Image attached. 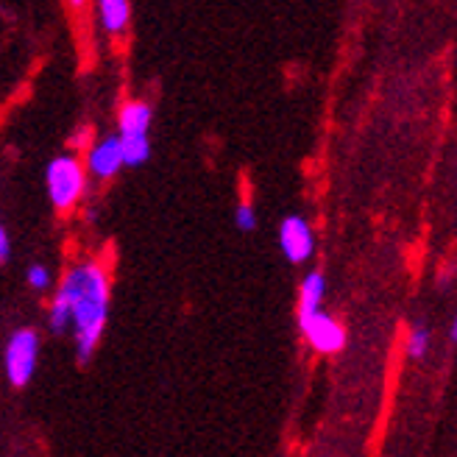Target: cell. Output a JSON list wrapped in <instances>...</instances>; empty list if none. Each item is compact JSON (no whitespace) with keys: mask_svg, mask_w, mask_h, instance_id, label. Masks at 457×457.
Wrapping results in <instances>:
<instances>
[{"mask_svg":"<svg viewBox=\"0 0 457 457\" xmlns=\"http://www.w3.org/2000/svg\"><path fill=\"white\" fill-rule=\"evenodd\" d=\"M112 282L98 260H84L64 270L48 307V327L54 335L73 332L79 362H89L109 321Z\"/></svg>","mask_w":457,"mask_h":457,"instance_id":"1","label":"cell"},{"mask_svg":"<svg viewBox=\"0 0 457 457\" xmlns=\"http://www.w3.org/2000/svg\"><path fill=\"white\" fill-rule=\"evenodd\" d=\"M45 190L56 212L76 210L87 193V168L76 154H59L45 168Z\"/></svg>","mask_w":457,"mask_h":457,"instance_id":"2","label":"cell"},{"mask_svg":"<svg viewBox=\"0 0 457 457\" xmlns=\"http://www.w3.org/2000/svg\"><path fill=\"white\" fill-rule=\"evenodd\" d=\"M39 360V335L34 329H17L6 340L4 349V371L14 387H26L34 379Z\"/></svg>","mask_w":457,"mask_h":457,"instance_id":"3","label":"cell"},{"mask_svg":"<svg viewBox=\"0 0 457 457\" xmlns=\"http://www.w3.org/2000/svg\"><path fill=\"white\" fill-rule=\"evenodd\" d=\"M299 327H302L304 337L310 340V346L321 354H335L346 346V329H343L324 310H312V312L299 315Z\"/></svg>","mask_w":457,"mask_h":457,"instance_id":"4","label":"cell"},{"mask_svg":"<svg viewBox=\"0 0 457 457\" xmlns=\"http://www.w3.org/2000/svg\"><path fill=\"white\" fill-rule=\"evenodd\" d=\"M84 168L87 173L98 179V181H109L118 176L126 162H123V145H120V134L112 131V134H104L98 143H93L84 154Z\"/></svg>","mask_w":457,"mask_h":457,"instance_id":"5","label":"cell"},{"mask_svg":"<svg viewBox=\"0 0 457 457\" xmlns=\"http://www.w3.org/2000/svg\"><path fill=\"white\" fill-rule=\"evenodd\" d=\"M279 248L287 262L304 265L315 251V235H312L310 220L302 215H287L279 223Z\"/></svg>","mask_w":457,"mask_h":457,"instance_id":"6","label":"cell"},{"mask_svg":"<svg viewBox=\"0 0 457 457\" xmlns=\"http://www.w3.org/2000/svg\"><path fill=\"white\" fill-rule=\"evenodd\" d=\"M151 123H154V109L145 101H126L118 112L120 137H148Z\"/></svg>","mask_w":457,"mask_h":457,"instance_id":"7","label":"cell"},{"mask_svg":"<svg viewBox=\"0 0 457 457\" xmlns=\"http://www.w3.org/2000/svg\"><path fill=\"white\" fill-rule=\"evenodd\" d=\"M96 9H98L101 29L106 34H112V37L126 34L129 22H131V4L129 0H96Z\"/></svg>","mask_w":457,"mask_h":457,"instance_id":"8","label":"cell"},{"mask_svg":"<svg viewBox=\"0 0 457 457\" xmlns=\"http://www.w3.org/2000/svg\"><path fill=\"white\" fill-rule=\"evenodd\" d=\"M324 293H327L324 273L321 270H310L307 277H304V282H302V290H299V315L312 312V310H321Z\"/></svg>","mask_w":457,"mask_h":457,"instance_id":"9","label":"cell"},{"mask_svg":"<svg viewBox=\"0 0 457 457\" xmlns=\"http://www.w3.org/2000/svg\"><path fill=\"white\" fill-rule=\"evenodd\" d=\"M123 162L126 168H140L151 159V140L148 137H120Z\"/></svg>","mask_w":457,"mask_h":457,"instance_id":"10","label":"cell"},{"mask_svg":"<svg viewBox=\"0 0 457 457\" xmlns=\"http://www.w3.org/2000/svg\"><path fill=\"white\" fill-rule=\"evenodd\" d=\"M26 282H29V287H31V290L45 293V290L51 287V282H54L51 268H48V265H42V262L29 265V270H26Z\"/></svg>","mask_w":457,"mask_h":457,"instance_id":"11","label":"cell"},{"mask_svg":"<svg viewBox=\"0 0 457 457\" xmlns=\"http://www.w3.org/2000/svg\"><path fill=\"white\" fill-rule=\"evenodd\" d=\"M235 226L240 228V232H254L257 228V210L254 204L248 201H240L235 207Z\"/></svg>","mask_w":457,"mask_h":457,"instance_id":"12","label":"cell"},{"mask_svg":"<svg viewBox=\"0 0 457 457\" xmlns=\"http://www.w3.org/2000/svg\"><path fill=\"white\" fill-rule=\"evenodd\" d=\"M427 349H429V332L424 327H416L413 335H410L407 352H410V357H424Z\"/></svg>","mask_w":457,"mask_h":457,"instance_id":"13","label":"cell"},{"mask_svg":"<svg viewBox=\"0 0 457 457\" xmlns=\"http://www.w3.org/2000/svg\"><path fill=\"white\" fill-rule=\"evenodd\" d=\"M12 257V237H9V228L0 223V265L9 262Z\"/></svg>","mask_w":457,"mask_h":457,"instance_id":"14","label":"cell"},{"mask_svg":"<svg viewBox=\"0 0 457 457\" xmlns=\"http://www.w3.org/2000/svg\"><path fill=\"white\" fill-rule=\"evenodd\" d=\"M89 4V0H67V6H71V9H76V12H81L84 6Z\"/></svg>","mask_w":457,"mask_h":457,"instance_id":"15","label":"cell"},{"mask_svg":"<svg viewBox=\"0 0 457 457\" xmlns=\"http://www.w3.org/2000/svg\"><path fill=\"white\" fill-rule=\"evenodd\" d=\"M452 340H457V318H454V327H452Z\"/></svg>","mask_w":457,"mask_h":457,"instance_id":"16","label":"cell"}]
</instances>
